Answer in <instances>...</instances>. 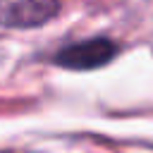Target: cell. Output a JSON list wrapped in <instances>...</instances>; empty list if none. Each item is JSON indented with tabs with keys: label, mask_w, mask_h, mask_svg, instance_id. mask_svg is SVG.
I'll return each instance as SVG.
<instances>
[{
	"label": "cell",
	"mask_w": 153,
	"mask_h": 153,
	"mask_svg": "<svg viewBox=\"0 0 153 153\" xmlns=\"http://www.w3.org/2000/svg\"><path fill=\"white\" fill-rule=\"evenodd\" d=\"M115 55H117V45L110 38H88V41L65 45L62 50L55 53L53 62L65 69L86 72V69H96V67L108 65Z\"/></svg>",
	"instance_id": "obj_1"
},
{
	"label": "cell",
	"mask_w": 153,
	"mask_h": 153,
	"mask_svg": "<svg viewBox=\"0 0 153 153\" xmlns=\"http://www.w3.org/2000/svg\"><path fill=\"white\" fill-rule=\"evenodd\" d=\"M60 12V0H0V24L10 29H36Z\"/></svg>",
	"instance_id": "obj_2"
}]
</instances>
